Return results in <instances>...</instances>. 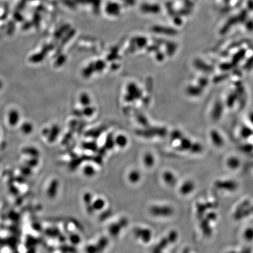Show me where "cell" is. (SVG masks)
<instances>
[{
    "instance_id": "6da1fadb",
    "label": "cell",
    "mask_w": 253,
    "mask_h": 253,
    "mask_svg": "<svg viewBox=\"0 0 253 253\" xmlns=\"http://www.w3.org/2000/svg\"><path fill=\"white\" fill-rule=\"evenodd\" d=\"M150 212L154 216L169 217L174 214V209L168 206H154L151 208Z\"/></svg>"
},
{
    "instance_id": "7a4b0ae2",
    "label": "cell",
    "mask_w": 253,
    "mask_h": 253,
    "mask_svg": "<svg viewBox=\"0 0 253 253\" xmlns=\"http://www.w3.org/2000/svg\"><path fill=\"white\" fill-rule=\"evenodd\" d=\"M134 234L136 236L140 238L144 243H148L151 240L152 233L150 229L143 228L136 229Z\"/></svg>"
},
{
    "instance_id": "3957f363",
    "label": "cell",
    "mask_w": 253,
    "mask_h": 253,
    "mask_svg": "<svg viewBox=\"0 0 253 253\" xmlns=\"http://www.w3.org/2000/svg\"><path fill=\"white\" fill-rule=\"evenodd\" d=\"M216 186L220 189L233 191L237 189V184L233 181H219L216 183Z\"/></svg>"
},
{
    "instance_id": "277c9868",
    "label": "cell",
    "mask_w": 253,
    "mask_h": 253,
    "mask_svg": "<svg viewBox=\"0 0 253 253\" xmlns=\"http://www.w3.org/2000/svg\"><path fill=\"white\" fill-rule=\"evenodd\" d=\"M210 138L212 142L217 147H222L223 146L224 142L223 137L220 134L219 132L216 130H212L210 132Z\"/></svg>"
},
{
    "instance_id": "5b68a950",
    "label": "cell",
    "mask_w": 253,
    "mask_h": 253,
    "mask_svg": "<svg viewBox=\"0 0 253 253\" xmlns=\"http://www.w3.org/2000/svg\"><path fill=\"white\" fill-rule=\"evenodd\" d=\"M194 65L196 69L204 73H211L213 72V68L208 63H205L203 60L196 59L194 62Z\"/></svg>"
},
{
    "instance_id": "8992f818",
    "label": "cell",
    "mask_w": 253,
    "mask_h": 253,
    "mask_svg": "<svg viewBox=\"0 0 253 253\" xmlns=\"http://www.w3.org/2000/svg\"><path fill=\"white\" fill-rule=\"evenodd\" d=\"M223 112V105L222 103L218 101L215 103L212 112V117L215 120L220 119Z\"/></svg>"
},
{
    "instance_id": "52a82bcc",
    "label": "cell",
    "mask_w": 253,
    "mask_h": 253,
    "mask_svg": "<svg viewBox=\"0 0 253 253\" xmlns=\"http://www.w3.org/2000/svg\"><path fill=\"white\" fill-rule=\"evenodd\" d=\"M195 184L193 182L190 180L186 181L180 187V193L184 195H189L195 189Z\"/></svg>"
},
{
    "instance_id": "ba28073f",
    "label": "cell",
    "mask_w": 253,
    "mask_h": 253,
    "mask_svg": "<svg viewBox=\"0 0 253 253\" xmlns=\"http://www.w3.org/2000/svg\"><path fill=\"white\" fill-rule=\"evenodd\" d=\"M141 175L140 172L136 169L131 170L128 175V180L131 184H136L141 179Z\"/></svg>"
},
{
    "instance_id": "9c48e42d",
    "label": "cell",
    "mask_w": 253,
    "mask_h": 253,
    "mask_svg": "<svg viewBox=\"0 0 253 253\" xmlns=\"http://www.w3.org/2000/svg\"><path fill=\"white\" fill-rule=\"evenodd\" d=\"M162 177L166 184L169 186H174L176 184V178L175 176L169 171L165 172Z\"/></svg>"
},
{
    "instance_id": "30bf717a",
    "label": "cell",
    "mask_w": 253,
    "mask_h": 253,
    "mask_svg": "<svg viewBox=\"0 0 253 253\" xmlns=\"http://www.w3.org/2000/svg\"><path fill=\"white\" fill-rule=\"evenodd\" d=\"M202 88L200 86H188L186 92L188 95L193 97H196L201 95L202 93Z\"/></svg>"
},
{
    "instance_id": "8fae6325",
    "label": "cell",
    "mask_w": 253,
    "mask_h": 253,
    "mask_svg": "<svg viewBox=\"0 0 253 253\" xmlns=\"http://www.w3.org/2000/svg\"><path fill=\"white\" fill-rule=\"evenodd\" d=\"M192 144V142L188 138L182 137L180 139V144L178 147V149L182 151H189Z\"/></svg>"
},
{
    "instance_id": "7c38bea8",
    "label": "cell",
    "mask_w": 253,
    "mask_h": 253,
    "mask_svg": "<svg viewBox=\"0 0 253 253\" xmlns=\"http://www.w3.org/2000/svg\"><path fill=\"white\" fill-rule=\"evenodd\" d=\"M106 204L105 200L102 198H98L96 199L93 200L92 203V208L94 211L101 210L103 209Z\"/></svg>"
},
{
    "instance_id": "4fadbf2b",
    "label": "cell",
    "mask_w": 253,
    "mask_h": 253,
    "mask_svg": "<svg viewBox=\"0 0 253 253\" xmlns=\"http://www.w3.org/2000/svg\"><path fill=\"white\" fill-rule=\"evenodd\" d=\"M155 161L154 156L150 152H146L144 156L143 162L144 165L148 168H151L154 165Z\"/></svg>"
},
{
    "instance_id": "5bb4252c",
    "label": "cell",
    "mask_w": 253,
    "mask_h": 253,
    "mask_svg": "<svg viewBox=\"0 0 253 253\" xmlns=\"http://www.w3.org/2000/svg\"><path fill=\"white\" fill-rule=\"evenodd\" d=\"M59 183L57 180H54L50 185L49 186V189L48 190V195L49 198H53L56 194L58 193V190Z\"/></svg>"
},
{
    "instance_id": "9a60e30c",
    "label": "cell",
    "mask_w": 253,
    "mask_h": 253,
    "mask_svg": "<svg viewBox=\"0 0 253 253\" xmlns=\"http://www.w3.org/2000/svg\"><path fill=\"white\" fill-rule=\"evenodd\" d=\"M115 143L117 145L116 146L120 148H124L126 147L128 144V140L124 136H118L115 140Z\"/></svg>"
},
{
    "instance_id": "2e32d148",
    "label": "cell",
    "mask_w": 253,
    "mask_h": 253,
    "mask_svg": "<svg viewBox=\"0 0 253 253\" xmlns=\"http://www.w3.org/2000/svg\"><path fill=\"white\" fill-rule=\"evenodd\" d=\"M227 164L230 168L234 169L239 167L240 164V162L237 158L232 156L228 159L227 161Z\"/></svg>"
},
{
    "instance_id": "e0dca14e",
    "label": "cell",
    "mask_w": 253,
    "mask_h": 253,
    "mask_svg": "<svg viewBox=\"0 0 253 253\" xmlns=\"http://www.w3.org/2000/svg\"><path fill=\"white\" fill-rule=\"evenodd\" d=\"M83 175L87 177H93L96 175V169L92 165H86L83 168Z\"/></svg>"
},
{
    "instance_id": "ac0fdd59",
    "label": "cell",
    "mask_w": 253,
    "mask_h": 253,
    "mask_svg": "<svg viewBox=\"0 0 253 253\" xmlns=\"http://www.w3.org/2000/svg\"><path fill=\"white\" fill-rule=\"evenodd\" d=\"M246 54V50L245 49H241L237 53L235 54L233 58V62L234 64H237L240 62H241V60H242L245 57Z\"/></svg>"
},
{
    "instance_id": "d6986e66",
    "label": "cell",
    "mask_w": 253,
    "mask_h": 253,
    "mask_svg": "<svg viewBox=\"0 0 253 253\" xmlns=\"http://www.w3.org/2000/svg\"><path fill=\"white\" fill-rule=\"evenodd\" d=\"M241 136L244 138H248L253 135V130L248 126H243L240 131Z\"/></svg>"
},
{
    "instance_id": "ffe728a7",
    "label": "cell",
    "mask_w": 253,
    "mask_h": 253,
    "mask_svg": "<svg viewBox=\"0 0 253 253\" xmlns=\"http://www.w3.org/2000/svg\"><path fill=\"white\" fill-rule=\"evenodd\" d=\"M203 150V147L199 143H192L189 151L193 153H200Z\"/></svg>"
},
{
    "instance_id": "44dd1931",
    "label": "cell",
    "mask_w": 253,
    "mask_h": 253,
    "mask_svg": "<svg viewBox=\"0 0 253 253\" xmlns=\"http://www.w3.org/2000/svg\"><path fill=\"white\" fill-rule=\"evenodd\" d=\"M237 98V94L236 93L230 94L227 99V104L228 105V106L229 107L233 106L234 103L236 102Z\"/></svg>"
},
{
    "instance_id": "7402d4cb",
    "label": "cell",
    "mask_w": 253,
    "mask_h": 253,
    "mask_svg": "<svg viewBox=\"0 0 253 253\" xmlns=\"http://www.w3.org/2000/svg\"><path fill=\"white\" fill-rule=\"evenodd\" d=\"M244 237L245 239L247 241H251L253 240V229L249 228L247 229L244 234Z\"/></svg>"
},
{
    "instance_id": "603a6c76",
    "label": "cell",
    "mask_w": 253,
    "mask_h": 253,
    "mask_svg": "<svg viewBox=\"0 0 253 253\" xmlns=\"http://www.w3.org/2000/svg\"><path fill=\"white\" fill-rule=\"evenodd\" d=\"M182 137V134L181 132L179 130H175L171 134V138L174 141L178 140H180V139Z\"/></svg>"
},
{
    "instance_id": "cb8c5ba5",
    "label": "cell",
    "mask_w": 253,
    "mask_h": 253,
    "mask_svg": "<svg viewBox=\"0 0 253 253\" xmlns=\"http://www.w3.org/2000/svg\"><path fill=\"white\" fill-rule=\"evenodd\" d=\"M208 84V79L207 78H202L199 80V86L203 88L206 86Z\"/></svg>"
},
{
    "instance_id": "d4e9b609",
    "label": "cell",
    "mask_w": 253,
    "mask_h": 253,
    "mask_svg": "<svg viewBox=\"0 0 253 253\" xmlns=\"http://www.w3.org/2000/svg\"><path fill=\"white\" fill-rule=\"evenodd\" d=\"M253 145L251 144H246L244 145L243 148V150L246 152H250V151H253Z\"/></svg>"
},
{
    "instance_id": "484cf974",
    "label": "cell",
    "mask_w": 253,
    "mask_h": 253,
    "mask_svg": "<svg viewBox=\"0 0 253 253\" xmlns=\"http://www.w3.org/2000/svg\"><path fill=\"white\" fill-rule=\"evenodd\" d=\"M220 68H221V69H222V70L226 71L227 70H229V69H230L232 68V66H231V64H230V63H226L223 64H222L221 66H220Z\"/></svg>"
},
{
    "instance_id": "4316f807",
    "label": "cell",
    "mask_w": 253,
    "mask_h": 253,
    "mask_svg": "<svg viewBox=\"0 0 253 253\" xmlns=\"http://www.w3.org/2000/svg\"><path fill=\"white\" fill-rule=\"evenodd\" d=\"M253 66V56L249 59V61L246 63V68L247 69L251 68Z\"/></svg>"
},
{
    "instance_id": "83f0119b",
    "label": "cell",
    "mask_w": 253,
    "mask_h": 253,
    "mask_svg": "<svg viewBox=\"0 0 253 253\" xmlns=\"http://www.w3.org/2000/svg\"><path fill=\"white\" fill-rule=\"evenodd\" d=\"M247 28L249 31H253V22H249L248 24H247Z\"/></svg>"
},
{
    "instance_id": "f1b7e54d",
    "label": "cell",
    "mask_w": 253,
    "mask_h": 253,
    "mask_svg": "<svg viewBox=\"0 0 253 253\" xmlns=\"http://www.w3.org/2000/svg\"><path fill=\"white\" fill-rule=\"evenodd\" d=\"M249 120L251 122V123L253 125V112H251L249 114Z\"/></svg>"
}]
</instances>
